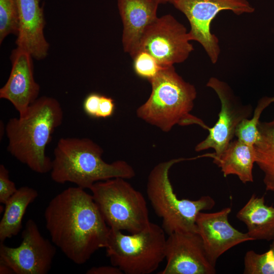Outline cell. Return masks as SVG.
<instances>
[{"label":"cell","mask_w":274,"mask_h":274,"mask_svg":"<svg viewBox=\"0 0 274 274\" xmlns=\"http://www.w3.org/2000/svg\"><path fill=\"white\" fill-rule=\"evenodd\" d=\"M51 241L71 261L84 264L105 248L110 228L91 194L78 186L55 195L44 212Z\"/></svg>","instance_id":"obj_1"},{"label":"cell","mask_w":274,"mask_h":274,"mask_svg":"<svg viewBox=\"0 0 274 274\" xmlns=\"http://www.w3.org/2000/svg\"><path fill=\"white\" fill-rule=\"evenodd\" d=\"M63 119V110L56 99L39 97L23 114L8 121L5 129L8 151L36 173L50 172L52 160L46 154V149Z\"/></svg>","instance_id":"obj_2"},{"label":"cell","mask_w":274,"mask_h":274,"mask_svg":"<svg viewBox=\"0 0 274 274\" xmlns=\"http://www.w3.org/2000/svg\"><path fill=\"white\" fill-rule=\"evenodd\" d=\"M102 148L90 139L62 138L54 149L50 176L58 184L72 183L90 189L96 182L115 178L130 179L135 171L128 163H108L102 158Z\"/></svg>","instance_id":"obj_3"},{"label":"cell","mask_w":274,"mask_h":274,"mask_svg":"<svg viewBox=\"0 0 274 274\" xmlns=\"http://www.w3.org/2000/svg\"><path fill=\"white\" fill-rule=\"evenodd\" d=\"M149 81L151 94L137 109L138 118L165 132L177 124H196L206 129L209 127L190 114L197 95L196 88L177 73L174 65L162 67Z\"/></svg>","instance_id":"obj_4"},{"label":"cell","mask_w":274,"mask_h":274,"mask_svg":"<svg viewBox=\"0 0 274 274\" xmlns=\"http://www.w3.org/2000/svg\"><path fill=\"white\" fill-rule=\"evenodd\" d=\"M195 159L179 158L161 162L149 174L147 195L155 213L162 219V227L167 235L182 231L197 232L198 213L215 205V200L209 195L190 200L180 199L174 192L169 178L170 168L176 163Z\"/></svg>","instance_id":"obj_5"},{"label":"cell","mask_w":274,"mask_h":274,"mask_svg":"<svg viewBox=\"0 0 274 274\" xmlns=\"http://www.w3.org/2000/svg\"><path fill=\"white\" fill-rule=\"evenodd\" d=\"M165 233L162 226L151 222L142 231L128 234L110 228L107 256L123 273H151L165 259Z\"/></svg>","instance_id":"obj_6"},{"label":"cell","mask_w":274,"mask_h":274,"mask_svg":"<svg viewBox=\"0 0 274 274\" xmlns=\"http://www.w3.org/2000/svg\"><path fill=\"white\" fill-rule=\"evenodd\" d=\"M126 179L115 178L94 183L89 189L110 228L134 233L150 222L143 194Z\"/></svg>","instance_id":"obj_7"},{"label":"cell","mask_w":274,"mask_h":274,"mask_svg":"<svg viewBox=\"0 0 274 274\" xmlns=\"http://www.w3.org/2000/svg\"><path fill=\"white\" fill-rule=\"evenodd\" d=\"M170 3L186 16L190 26L191 41L202 46L213 64L221 51L219 39L211 30L213 19L222 11H230L236 15L255 11L248 0H172Z\"/></svg>","instance_id":"obj_8"},{"label":"cell","mask_w":274,"mask_h":274,"mask_svg":"<svg viewBox=\"0 0 274 274\" xmlns=\"http://www.w3.org/2000/svg\"><path fill=\"white\" fill-rule=\"evenodd\" d=\"M191 41L185 26L173 15L166 14L158 17L148 26L138 52H148L162 67L173 66L188 58L194 50Z\"/></svg>","instance_id":"obj_9"},{"label":"cell","mask_w":274,"mask_h":274,"mask_svg":"<svg viewBox=\"0 0 274 274\" xmlns=\"http://www.w3.org/2000/svg\"><path fill=\"white\" fill-rule=\"evenodd\" d=\"M17 247L0 243V263L9 266L15 274H47L56 253L52 241L41 233L36 222L28 219Z\"/></svg>","instance_id":"obj_10"},{"label":"cell","mask_w":274,"mask_h":274,"mask_svg":"<svg viewBox=\"0 0 274 274\" xmlns=\"http://www.w3.org/2000/svg\"><path fill=\"white\" fill-rule=\"evenodd\" d=\"M207 86L214 90L221 102L218 120L209 129L207 138L195 147L200 152L212 148L215 150L213 158L219 157L225 150L235 136L237 125L244 119L249 118L253 111L251 105H243L225 82L211 77Z\"/></svg>","instance_id":"obj_11"},{"label":"cell","mask_w":274,"mask_h":274,"mask_svg":"<svg viewBox=\"0 0 274 274\" xmlns=\"http://www.w3.org/2000/svg\"><path fill=\"white\" fill-rule=\"evenodd\" d=\"M166 264L158 274H215L216 266L208 257L197 232L177 231L166 239Z\"/></svg>","instance_id":"obj_12"},{"label":"cell","mask_w":274,"mask_h":274,"mask_svg":"<svg viewBox=\"0 0 274 274\" xmlns=\"http://www.w3.org/2000/svg\"><path fill=\"white\" fill-rule=\"evenodd\" d=\"M231 208L226 207L214 213H198L196 225L210 261L216 266L218 259L225 252L241 243L253 241L248 233L233 227L228 221Z\"/></svg>","instance_id":"obj_13"},{"label":"cell","mask_w":274,"mask_h":274,"mask_svg":"<svg viewBox=\"0 0 274 274\" xmlns=\"http://www.w3.org/2000/svg\"><path fill=\"white\" fill-rule=\"evenodd\" d=\"M32 58L29 53L19 47L13 50L10 76L0 89V98L10 101L19 115L39 98L40 87L34 78Z\"/></svg>","instance_id":"obj_14"},{"label":"cell","mask_w":274,"mask_h":274,"mask_svg":"<svg viewBox=\"0 0 274 274\" xmlns=\"http://www.w3.org/2000/svg\"><path fill=\"white\" fill-rule=\"evenodd\" d=\"M159 4L157 0H117L123 24V50L132 58L138 52L145 31L158 17Z\"/></svg>","instance_id":"obj_15"},{"label":"cell","mask_w":274,"mask_h":274,"mask_svg":"<svg viewBox=\"0 0 274 274\" xmlns=\"http://www.w3.org/2000/svg\"><path fill=\"white\" fill-rule=\"evenodd\" d=\"M19 24L16 44L37 60L48 55L49 45L44 33L45 21L40 0H17Z\"/></svg>","instance_id":"obj_16"},{"label":"cell","mask_w":274,"mask_h":274,"mask_svg":"<svg viewBox=\"0 0 274 274\" xmlns=\"http://www.w3.org/2000/svg\"><path fill=\"white\" fill-rule=\"evenodd\" d=\"M236 217L246 225L253 241L274 239V206L265 203L264 195L253 194Z\"/></svg>","instance_id":"obj_17"},{"label":"cell","mask_w":274,"mask_h":274,"mask_svg":"<svg viewBox=\"0 0 274 274\" xmlns=\"http://www.w3.org/2000/svg\"><path fill=\"white\" fill-rule=\"evenodd\" d=\"M256 154L254 146L237 139L232 141L213 162L221 168L224 177L236 175L244 184L253 182V168Z\"/></svg>","instance_id":"obj_18"},{"label":"cell","mask_w":274,"mask_h":274,"mask_svg":"<svg viewBox=\"0 0 274 274\" xmlns=\"http://www.w3.org/2000/svg\"><path fill=\"white\" fill-rule=\"evenodd\" d=\"M38 196L36 189L28 186H22L7 200L0 221L1 243H4L6 239L20 232L26 209Z\"/></svg>","instance_id":"obj_19"},{"label":"cell","mask_w":274,"mask_h":274,"mask_svg":"<svg viewBox=\"0 0 274 274\" xmlns=\"http://www.w3.org/2000/svg\"><path fill=\"white\" fill-rule=\"evenodd\" d=\"M259 138L254 145L255 163L263 173L265 189L274 193V119L258 125Z\"/></svg>","instance_id":"obj_20"},{"label":"cell","mask_w":274,"mask_h":274,"mask_svg":"<svg viewBox=\"0 0 274 274\" xmlns=\"http://www.w3.org/2000/svg\"><path fill=\"white\" fill-rule=\"evenodd\" d=\"M274 102V96H264L258 101L253 116L251 119H243L237 126L235 136L241 141L251 146H254L259 138L258 125L262 112Z\"/></svg>","instance_id":"obj_21"},{"label":"cell","mask_w":274,"mask_h":274,"mask_svg":"<svg viewBox=\"0 0 274 274\" xmlns=\"http://www.w3.org/2000/svg\"><path fill=\"white\" fill-rule=\"evenodd\" d=\"M244 274H274V239L265 252L248 251L244 259Z\"/></svg>","instance_id":"obj_22"},{"label":"cell","mask_w":274,"mask_h":274,"mask_svg":"<svg viewBox=\"0 0 274 274\" xmlns=\"http://www.w3.org/2000/svg\"><path fill=\"white\" fill-rule=\"evenodd\" d=\"M19 15L17 0H0V43L9 35H17Z\"/></svg>","instance_id":"obj_23"},{"label":"cell","mask_w":274,"mask_h":274,"mask_svg":"<svg viewBox=\"0 0 274 274\" xmlns=\"http://www.w3.org/2000/svg\"><path fill=\"white\" fill-rule=\"evenodd\" d=\"M133 70L139 77L150 80L162 68L156 59L145 51H139L133 57Z\"/></svg>","instance_id":"obj_24"},{"label":"cell","mask_w":274,"mask_h":274,"mask_svg":"<svg viewBox=\"0 0 274 274\" xmlns=\"http://www.w3.org/2000/svg\"><path fill=\"white\" fill-rule=\"evenodd\" d=\"M15 184L9 179V170L4 164L0 165V202L5 204L16 192Z\"/></svg>","instance_id":"obj_25"},{"label":"cell","mask_w":274,"mask_h":274,"mask_svg":"<svg viewBox=\"0 0 274 274\" xmlns=\"http://www.w3.org/2000/svg\"><path fill=\"white\" fill-rule=\"evenodd\" d=\"M101 94L96 92L89 93L83 102L85 114L91 118H97Z\"/></svg>","instance_id":"obj_26"},{"label":"cell","mask_w":274,"mask_h":274,"mask_svg":"<svg viewBox=\"0 0 274 274\" xmlns=\"http://www.w3.org/2000/svg\"><path fill=\"white\" fill-rule=\"evenodd\" d=\"M115 110L114 100L110 97L101 95L97 118L111 117Z\"/></svg>","instance_id":"obj_27"},{"label":"cell","mask_w":274,"mask_h":274,"mask_svg":"<svg viewBox=\"0 0 274 274\" xmlns=\"http://www.w3.org/2000/svg\"><path fill=\"white\" fill-rule=\"evenodd\" d=\"M87 274H122L123 272L117 267L112 266H100L92 267L86 272Z\"/></svg>","instance_id":"obj_28"},{"label":"cell","mask_w":274,"mask_h":274,"mask_svg":"<svg viewBox=\"0 0 274 274\" xmlns=\"http://www.w3.org/2000/svg\"><path fill=\"white\" fill-rule=\"evenodd\" d=\"M13 270L7 265L0 263V274H13Z\"/></svg>","instance_id":"obj_29"},{"label":"cell","mask_w":274,"mask_h":274,"mask_svg":"<svg viewBox=\"0 0 274 274\" xmlns=\"http://www.w3.org/2000/svg\"><path fill=\"white\" fill-rule=\"evenodd\" d=\"M160 4L170 3L172 0H157Z\"/></svg>","instance_id":"obj_30"}]
</instances>
